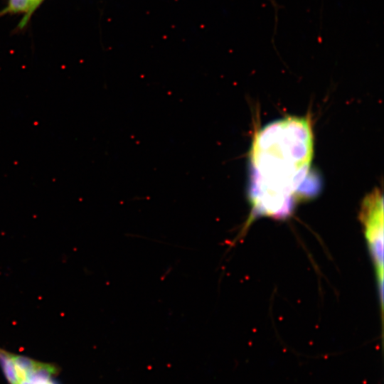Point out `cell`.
Here are the masks:
<instances>
[{
	"label": "cell",
	"instance_id": "cell-3",
	"mask_svg": "<svg viewBox=\"0 0 384 384\" xmlns=\"http://www.w3.org/2000/svg\"><path fill=\"white\" fill-rule=\"evenodd\" d=\"M44 0H7L6 6L0 10V17L6 15L22 14V18L14 29L16 33L24 30L35 11Z\"/></svg>",
	"mask_w": 384,
	"mask_h": 384
},
{
	"label": "cell",
	"instance_id": "cell-1",
	"mask_svg": "<svg viewBox=\"0 0 384 384\" xmlns=\"http://www.w3.org/2000/svg\"><path fill=\"white\" fill-rule=\"evenodd\" d=\"M313 142L311 123L305 117L274 121L255 136L249 188L254 216L285 218L297 199L317 193L319 182L309 171Z\"/></svg>",
	"mask_w": 384,
	"mask_h": 384
},
{
	"label": "cell",
	"instance_id": "cell-4",
	"mask_svg": "<svg viewBox=\"0 0 384 384\" xmlns=\"http://www.w3.org/2000/svg\"><path fill=\"white\" fill-rule=\"evenodd\" d=\"M58 373V368L53 363L41 362L31 373L27 375L20 384H59L54 376Z\"/></svg>",
	"mask_w": 384,
	"mask_h": 384
},
{
	"label": "cell",
	"instance_id": "cell-5",
	"mask_svg": "<svg viewBox=\"0 0 384 384\" xmlns=\"http://www.w3.org/2000/svg\"><path fill=\"white\" fill-rule=\"evenodd\" d=\"M0 367L9 384H19L16 373L13 353L0 347Z\"/></svg>",
	"mask_w": 384,
	"mask_h": 384
},
{
	"label": "cell",
	"instance_id": "cell-2",
	"mask_svg": "<svg viewBox=\"0 0 384 384\" xmlns=\"http://www.w3.org/2000/svg\"><path fill=\"white\" fill-rule=\"evenodd\" d=\"M360 217L376 270L379 296L381 306H383V200L382 193L379 189L375 188L363 199Z\"/></svg>",
	"mask_w": 384,
	"mask_h": 384
}]
</instances>
